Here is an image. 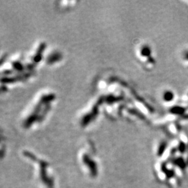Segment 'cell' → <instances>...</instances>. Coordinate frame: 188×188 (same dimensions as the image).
I'll list each match as a JSON object with an SVG mask.
<instances>
[]
</instances>
